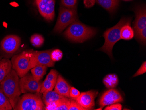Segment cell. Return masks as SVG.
Returning a JSON list of instances; mask_svg holds the SVG:
<instances>
[{
	"instance_id": "6da1fadb",
	"label": "cell",
	"mask_w": 146,
	"mask_h": 110,
	"mask_svg": "<svg viewBox=\"0 0 146 110\" xmlns=\"http://www.w3.org/2000/svg\"><path fill=\"white\" fill-rule=\"evenodd\" d=\"M0 85L14 109L17 105L22 93L20 87L19 76L14 70H11L10 73L0 83Z\"/></svg>"
},
{
	"instance_id": "7a4b0ae2",
	"label": "cell",
	"mask_w": 146,
	"mask_h": 110,
	"mask_svg": "<svg viewBox=\"0 0 146 110\" xmlns=\"http://www.w3.org/2000/svg\"><path fill=\"white\" fill-rule=\"evenodd\" d=\"M96 33L95 29L87 26L77 20L69 25L64 34L71 41L83 43L95 36Z\"/></svg>"
},
{
	"instance_id": "3957f363",
	"label": "cell",
	"mask_w": 146,
	"mask_h": 110,
	"mask_svg": "<svg viewBox=\"0 0 146 110\" xmlns=\"http://www.w3.org/2000/svg\"><path fill=\"white\" fill-rule=\"evenodd\" d=\"M131 21V19L129 18H122L114 27L106 30L103 36L105 38V43L99 50L106 53L111 58H112L113 47L115 44L121 39V28L125 25H130Z\"/></svg>"
},
{
	"instance_id": "277c9868",
	"label": "cell",
	"mask_w": 146,
	"mask_h": 110,
	"mask_svg": "<svg viewBox=\"0 0 146 110\" xmlns=\"http://www.w3.org/2000/svg\"><path fill=\"white\" fill-rule=\"evenodd\" d=\"M45 105L40 93H24L20 97L18 103L14 110H43Z\"/></svg>"
},
{
	"instance_id": "5b68a950",
	"label": "cell",
	"mask_w": 146,
	"mask_h": 110,
	"mask_svg": "<svg viewBox=\"0 0 146 110\" xmlns=\"http://www.w3.org/2000/svg\"><path fill=\"white\" fill-rule=\"evenodd\" d=\"M77 20L76 9H68L60 6L59 16L54 32L55 33H60L68 25Z\"/></svg>"
},
{
	"instance_id": "8992f818",
	"label": "cell",
	"mask_w": 146,
	"mask_h": 110,
	"mask_svg": "<svg viewBox=\"0 0 146 110\" xmlns=\"http://www.w3.org/2000/svg\"><path fill=\"white\" fill-rule=\"evenodd\" d=\"M31 51H23L21 54L15 55L11 60L12 68L16 72L20 78L27 74L29 69V61Z\"/></svg>"
},
{
	"instance_id": "52a82bcc",
	"label": "cell",
	"mask_w": 146,
	"mask_h": 110,
	"mask_svg": "<svg viewBox=\"0 0 146 110\" xmlns=\"http://www.w3.org/2000/svg\"><path fill=\"white\" fill-rule=\"evenodd\" d=\"M52 50L44 51H31L29 61V69H31L36 65H45L48 67L54 66L55 62L51 58Z\"/></svg>"
},
{
	"instance_id": "ba28073f",
	"label": "cell",
	"mask_w": 146,
	"mask_h": 110,
	"mask_svg": "<svg viewBox=\"0 0 146 110\" xmlns=\"http://www.w3.org/2000/svg\"><path fill=\"white\" fill-rule=\"evenodd\" d=\"M42 82L36 80L32 74L27 73L19 79L21 93H40Z\"/></svg>"
},
{
	"instance_id": "9c48e42d",
	"label": "cell",
	"mask_w": 146,
	"mask_h": 110,
	"mask_svg": "<svg viewBox=\"0 0 146 110\" xmlns=\"http://www.w3.org/2000/svg\"><path fill=\"white\" fill-rule=\"evenodd\" d=\"M41 15L46 20H54L55 16V0H34Z\"/></svg>"
},
{
	"instance_id": "30bf717a",
	"label": "cell",
	"mask_w": 146,
	"mask_h": 110,
	"mask_svg": "<svg viewBox=\"0 0 146 110\" xmlns=\"http://www.w3.org/2000/svg\"><path fill=\"white\" fill-rule=\"evenodd\" d=\"M123 97L118 90L114 89H110L102 95L99 100V105L101 109L105 106L110 105L113 103L122 102Z\"/></svg>"
},
{
	"instance_id": "8fae6325",
	"label": "cell",
	"mask_w": 146,
	"mask_h": 110,
	"mask_svg": "<svg viewBox=\"0 0 146 110\" xmlns=\"http://www.w3.org/2000/svg\"><path fill=\"white\" fill-rule=\"evenodd\" d=\"M21 43V39L19 37L16 35H9L5 37L1 41V47L4 52L12 55L19 49Z\"/></svg>"
},
{
	"instance_id": "7c38bea8",
	"label": "cell",
	"mask_w": 146,
	"mask_h": 110,
	"mask_svg": "<svg viewBox=\"0 0 146 110\" xmlns=\"http://www.w3.org/2000/svg\"><path fill=\"white\" fill-rule=\"evenodd\" d=\"M98 92L94 90L81 93L78 98L74 99L85 110H92L95 106V100Z\"/></svg>"
},
{
	"instance_id": "4fadbf2b",
	"label": "cell",
	"mask_w": 146,
	"mask_h": 110,
	"mask_svg": "<svg viewBox=\"0 0 146 110\" xmlns=\"http://www.w3.org/2000/svg\"><path fill=\"white\" fill-rule=\"evenodd\" d=\"M136 19L133 23L134 33L136 34L146 27V10L145 7H139L135 10Z\"/></svg>"
},
{
	"instance_id": "5bb4252c",
	"label": "cell",
	"mask_w": 146,
	"mask_h": 110,
	"mask_svg": "<svg viewBox=\"0 0 146 110\" xmlns=\"http://www.w3.org/2000/svg\"><path fill=\"white\" fill-rule=\"evenodd\" d=\"M54 87L55 91L59 94L66 97L70 98V91L71 87L60 75H58Z\"/></svg>"
},
{
	"instance_id": "9a60e30c",
	"label": "cell",
	"mask_w": 146,
	"mask_h": 110,
	"mask_svg": "<svg viewBox=\"0 0 146 110\" xmlns=\"http://www.w3.org/2000/svg\"><path fill=\"white\" fill-rule=\"evenodd\" d=\"M12 69L11 61L2 59L0 61V83L5 79Z\"/></svg>"
},
{
	"instance_id": "2e32d148",
	"label": "cell",
	"mask_w": 146,
	"mask_h": 110,
	"mask_svg": "<svg viewBox=\"0 0 146 110\" xmlns=\"http://www.w3.org/2000/svg\"><path fill=\"white\" fill-rule=\"evenodd\" d=\"M42 94V100L45 106L57 101L64 97L59 94L55 90L43 93Z\"/></svg>"
},
{
	"instance_id": "e0dca14e",
	"label": "cell",
	"mask_w": 146,
	"mask_h": 110,
	"mask_svg": "<svg viewBox=\"0 0 146 110\" xmlns=\"http://www.w3.org/2000/svg\"><path fill=\"white\" fill-rule=\"evenodd\" d=\"M97 3L109 12H113L118 8L119 0H96Z\"/></svg>"
},
{
	"instance_id": "ac0fdd59",
	"label": "cell",
	"mask_w": 146,
	"mask_h": 110,
	"mask_svg": "<svg viewBox=\"0 0 146 110\" xmlns=\"http://www.w3.org/2000/svg\"><path fill=\"white\" fill-rule=\"evenodd\" d=\"M103 83L107 88H114L119 83L118 76L115 74L107 75L103 79Z\"/></svg>"
},
{
	"instance_id": "d6986e66",
	"label": "cell",
	"mask_w": 146,
	"mask_h": 110,
	"mask_svg": "<svg viewBox=\"0 0 146 110\" xmlns=\"http://www.w3.org/2000/svg\"><path fill=\"white\" fill-rule=\"evenodd\" d=\"M47 69V66L45 65H36L31 69V73L36 80L40 81L46 74Z\"/></svg>"
},
{
	"instance_id": "ffe728a7",
	"label": "cell",
	"mask_w": 146,
	"mask_h": 110,
	"mask_svg": "<svg viewBox=\"0 0 146 110\" xmlns=\"http://www.w3.org/2000/svg\"><path fill=\"white\" fill-rule=\"evenodd\" d=\"M134 36V31L130 25H125L122 27L120 31V37L123 40H130Z\"/></svg>"
},
{
	"instance_id": "44dd1931",
	"label": "cell",
	"mask_w": 146,
	"mask_h": 110,
	"mask_svg": "<svg viewBox=\"0 0 146 110\" xmlns=\"http://www.w3.org/2000/svg\"><path fill=\"white\" fill-rule=\"evenodd\" d=\"M13 109L8 97L4 93L0 85V110H11Z\"/></svg>"
},
{
	"instance_id": "7402d4cb",
	"label": "cell",
	"mask_w": 146,
	"mask_h": 110,
	"mask_svg": "<svg viewBox=\"0 0 146 110\" xmlns=\"http://www.w3.org/2000/svg\"><path fill=\"white\" fill-rule=\"evenodd\" d=\"M44 39L40 34H35L32 35L30 38V42L35 47H38L43 44Z\"/></svg>"
},
{
	"instance_id": "603a6c76",
	"label": "cell",
	"mask_w": 146,
	"mask_h": 110,
	"mask_svg": "<svg viewBox=\"0 0 146 110\" xmlns=\"http://www.w3.org/2000/svg\"><path fill=\"white\" fill-rule=\"evenodd\" d=\"M55 85L56 84L54 83H52L46 79L45 80L42 82L40 93L42 94L43 93L47 92L52 90L54 88Z\"/></svg>"
},
{
	"instance_id": "cb8c5ba5",
	"label": "cell",
	"mask_w": 146,
	"mask_h": 110,
	"mask_svg": "<svg viewBox=\"0 0 146 110\" xmlns=\"http://www.w3.org/2000/svg\"><path fill=\"white\" fill-rule=\"evenodd\" d=\"M70 100L71 99L66 97H64V98L60 99L56 110H68Z\"/></svg>"
},
{
	"instance_id": "d4e9b609",
	"label": "cell",
	"mask_w": 146,
	"mask_h": 110,
	"mask_svg": "<svg viewBox=\"0 0 146 110\" xmlns=\"http://www.w3.org/2000/svg\"><path fill=\"white\" fill-rule=\"evenodd\" d=\"M50 56L51 59L55 62L59 61L62 59L63 53L62 51L59 49H55L52 51Z\"/></svg>"
},
{
	"instance_id": "484cf974",
	"label": "cell",
	"mask_w": 146,
	"mask_h": 110,
	"mask_svg": "<svg viewBox=\"0 0 146 110\" xmlns=\"http://www.w3.org/2000/svg\"><path fill=\"white\" fill-rule=\"evenodd\" d=\"M63 7L71 9H76L77 0H61Z\"/></svg>"
},
{
	"instance_id": "4316f807",
	"label": "cell",
	"mask_w": 146,
	"mask_h": 110,
	"mask_svg": "<svg viewBox=\"0 0 146 110\" xmlns=\"http://www.w3.org/2000/svg\"><path fill=\"white\" fill-rule=\"evenodd\" d=\"M59 73L56 70L54 69L51 70L49 73L46 77V79L52 83H56Z\"/></svg>"
},
{
	"instance_id": "83f0119b",
	"label": "cell",
	"mask_w": 146,
	"mask_h": 110,
	"mask_svg": "<svg viewBox=\"0 0 146 110\" xmlns=\"http://www.w3.org/2000/svg\"><path fill=\"white\" fill-rule=\"evenodd\" d=\"M135 36L137 40L145 44L146 42V27L143 29L135 34Z\"/></svg>"
},
{
	"instance_id": "f1b7e54d",
	"label": "cell",
	"mask_w": 146,
	"mask_h": 110,
	"mask_svg": "<svg viewBox=\"0 0 146 110\" xmlns=\"http://www.w3.org/2000/svg\"><path fill=\"white\" fill-rule=\"evenodd\" d=\"M68 110H86L74 99H71L70 100V105Z\"/></svg>"
},
{
	"instance_id": "f546056e",
	"label": "cell",
	"mask_w": 146,
	"mask_h": 110,
	"mask_svg": "<svg viewBox=\"0 0 146 110\" xmlns=\"http://www.w3.org/2000/svg\"><path fill=\"white\" fill-rule=\"evenodd\" d=\"M81 93L77 89L74 87H71L70 91V96L71 99H75L78 98Z\"/></svg>"
},
{
	"instance_id": "4dcf8cb0",
	"label": "cell",
	"mask_w": 146,
	"mask_h": 110,
	"mask_svg": "<svg viewBox=\"0 0 146 110\" xmlns=\"http://www.w3.org/2000/svg\"><path fill=\"white\" fill-rule=\"evenodd\" d=\"M146 72V62L144 61L143 63L141 66L140 67V69L138 70L136 72V73L134 75L133 77H136L138 75L143 74Z\"/></svg>"
},
{
	"instance_id": "1f68e13d",
	"label": "cell",
	"mask_w": 146,
	"mask_h": 110,
	"mask_svg": "<svg viewBox=\"0 0 146 110\" xmlns=\"http://www.w3.org/2000/svg\"><path fill=\"white\" fill-rule=\"evenodd\" d=\"M122 109V105L120 103H113L105 108V110H121Z\"/></svg>"
},
{
	"instance_id": "d6a6232c",
	"label": "cell",
	"mask_w": 146,
	"mask_h": 110,
	"mask_svg": "<svg viewBox=\"0 0 146 110\" xmlns=\"http://www.w3.org/2000/svg\"><path fill=\"white\" fill-rule=\"evenodd\" d=\"M84 3L87 7H90L94 5V0H84Z\"/></svg>"
},
{
	"instance_id": "836d02e7",
	"label": "cell",
	"mask_w": 146,
	"mask_h": 110,
	"mask_svg": "<svg viewBox=\"0 0 146 110\" xmlns=\"http://www.w3.org/2000/svg\"><path fill=\"white\" fill-rule=\"evenodd\" d=\"M2 59V57L1 56H0V61Z\"/></svg>"
},
{
	"instance_id": "e575fe53",
	"label": "cell",
	"mask_w": 146,
	"mask_h": 110,
	"mask_svg": "<svg viewBox=\"0 0 146 110\" xmlns=\"http://www.w3.org/2000/svg\"><path fill=\"white\" fill-rule=\"evenodd\" d=\"M125 1H132V0H123Z\"/></svg>"
}]
</instances>
